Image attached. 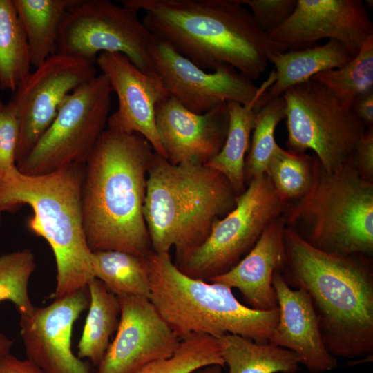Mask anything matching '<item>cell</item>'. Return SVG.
Listing matches in <instances>:
<instances>
[{
    "label": "cell",
    "mask_w": 373,
    "mask_h": 373,
    "mask_svg": "<svg viewBox=\"0 0 373 373\" xmlns=\"http://www.w3.org/2000/svg\"><path fill=\"white\" fill-rule=\"evenodd\" d=\"M142 12L151 33L200 68L230 66L254 80L269 55L286 51L256 24L240 0H120Z\"/></svg>",
    "instance_id": "6da1fadb"
},
{
    "label": "cell",
    "mask_w": 373,
    "mask_h": 373,
    "mask_svg": "<svg viewBox=\"0 0 373 373\" xmlns=\"http://www.w3.org/2000/svg\"><path fill=\"white\" fill-rule=\"evenodd\" d=\"M138 133L106 128L84 164V227L92 251L145 257L152 251L144 216L146 178L155 154Z\"/></svg>",
    "instance_id": "7a4b0ae2"
},
{
    "label": "cell",
    "mask_w": 373,
    "mask_h": 373,
    "mask_svg": "<svg viewBox=\"0 0 373 373\" xmlns=\"http://www.w3.org/2000/svg\"><path fill=\"white\" fill-rule=\"evenodd\" d=\"M280 271L286 283L309 295L328 352L336 358L373 354V262L370 256H337L285 230Z\"/></svg>",
    "instance_id": "3957f363"
},
{
    "label": "cell",
    "mask_w": 373,
    "mask_h": 373,
    "mask_svg": "<svg viewBox=\"0 0 373 373\" xmlns=\"http://www.w3.org/2000/svg\"><path fill=\"white\" fill-rule=\"evenodd\" d=\"M84 164L37 175L23 174L16 166L0 172V209L29 205L33 211L29 228L53 251L57 269L55 288L50 296L53 300L87 289L95 278L83 220Z\"/></svg>",
    "instance_id": "277c9868"
},
{
    "label": "cell",
    "mask_w": 373,
    "mask_h": 373,
    "mask_svg": "<svg viewBox=\"0 0 373 373\" xmlns=\"http://www.w3.org/2000/svg\"><path fill=\"white\" fill-rule=\"evenodd\" d=\"M227 179L205 164L191 160L173 164L155 153L146 178L144 216L152 251L176 260L208 237L214 222L236 205Z\"/></svg>",
    "instance_id": "5b68a950"
},
{
    "label": "cell",
    "mask_w": 373,
    "mask_h": 373,
    "mask_svg": "<svg viewBox=\"0 0 373 373\" xmlns=\"http://www.w3.org/2000/svg\"><path fill=\"white\" fill-rule=\"evenodd\" d=\"M145 260L149 299L180 339L192 333L216 338L229 333L258 343L269 342L278 321V307L251 309L242 304L231 288L184 274L169 253L151 251Z\"/></svg>",
    "instance_id": "8992f818"
},
{
    "label": "cell",
    "mask_w": 373,
    "mask_h": 373,
    "mask_svg": "<svg viewBox=\"0 0 373 373\" xmlns=\"http://www.w3.org/2000/svg\"><path fill=\"white\" fill-rule=\"evenodd\" d=\"M283 216L287 228L323 252L372 255L373 182L354 163L329 173L315 156L309 189L288 203Z\"/></svg>",
    "instance_id": "52a82bcc"
},
{
    "label": "cell",
    "mask_w": 373,
    "mask_h": 373,
    "mask_svg": "<svg viewBox=\"0 0 373 373\" xmlns=\"http://www.w3.org/2000/svg\"><path fill=\"white\" fill-rule=\"evenodd\" d=\"M288 150H312L327 172L354 163L356 146L366 131L351 108L312 79L283 94Z\"/></svg>",
    "instance_id": "ba28073f"
},
{
    "label": "cell",
    "mask_w": 373,
    "mask_h": 373,
    "mask_svg": "<svg viewBox=\"0 0 373 373\" xmlns=\"http://www.w3.org/2000/svg\"><path fill=\"white\" fill-rule=\"evenodd\" d=\"M287 205L266 173L252 180L237 197L234 209L216 220L206 240L175 265L184 274L209 282L245 257Z\"/></svg>",
    "instance_id": "9c48e42d"
},
{
    "label": "cell",
    "mask_w": 373,
    "mask_h": 373,
    "mask_svg": "<svg viewBox=\"0 0 373 373\" xmlns=\"http://www.w3.org/2000/svg\"><path fill=\"white\" fill-rule=\"evenodd\" d=\"M153 39L135 9L108 0H79L64 17L56 53L95 64L100 53L118 52L142 72L157 76L151 59Z\"/></svg>",
    "instance_id": "30bf717a"
},
{
    "label": "cell",
    "mask_w": 373,
    "mask_h": 373,
    "mask_svg": "<svg viewBox=\"0 0 373 373\" xmlns=\"http://www.w3.org/2000/svg\"><path fill=\"white\" fill-rule=\"evenodd\" d=\"M112 93L102 73L73 91L33 149L16 166L18 170L37 175L84 164L106 129Z\"/></svg>",
    "instance_id": "8fae6325"
},
{
    "label": "cell",
    "mask_w": 373,
    "mask_h": 373,
    "mask_svg": "<svg viewBox=\"0 0 373 373\" xmlns=\"http://www.w3.org/2000/svg\"><path fill=\"white\" fill-rule=\"evenodd\" d=\"M151 59L155 72L169 96L198 114L208 112L223 102L249 104L263 97L276 79L273 70L258 87L254 80L230 66L205 71L155 36Z\"/></svg>",
    "instance_id": "7c38bea8"
},
{
    "label": "cell",
    "mask_w": 373,
    "mask_h": 373,
    "mask_svg": "<svg viewBox=\"0 0 373 373\" xmlns=\"http://www.w3.org/2000/svg\"><path fill=\"white\" fill-rule=\"evenodd\" d=\"M96 75L94 63L60 53L30 73L12 97L19 122L16 166L50 126L66 99Z\"/></svg>",
    "instance_id": "4fadbf2b"
},
{
    "label": "cell",
    "mask_w": 373,
    "mask_h": 373,
    "mask_svg": "<svg viewBox=\"0 0 373 373\" xmlns=\"http://www.w3.org/2000/svg\"><path fill=\"white\" fill-rule=\"evenodd\" d=\"M268 35L285 50L335 40L354 57L373 35V24L361 0H297L290 17Z\"/></svg>",
    "instance_id": "5bb4252c"
},
{
    "label": "cell",
    "mask_w": 373,
    "mask_h": 373,
    "mask_svg": "<svg viewBox=\"0 0 373 373\" xmlns=\"http://www.w3.org/2000/svg\"><path fill=\"white\" fill-rule=\"evenodd\" d=\"M120 316L116 335L95 373H135L146 365L171 357L180 339L149 298L117 296Z\"/></svg>",
    "instance_id": "9a60e30c"
},
{
    "label": "cell",
    "mask_w": 373,
    "mask_h": 373,
    "mask_svg": "<svg viewBox=\"0 0 373 373\" xmlns=\"http://www.w3.org/2000/svg\"><path fill=\"white\" fill-rule=\"evenodd\" d=\"M90 303L88 288L54 299L48 305L19 315L27 358L46 373H93L71 347L75 322Z\"/></svg>",
    "instance_id": "2e32d148"
},
{
    "label": "cell",
    "mask_w": 373,
    "mask_h": 373,
    "mask_svg": "<svg viewBox=\"0 0 373 373\" xmlns=\"http://www.w3.org/2000/svg\"><path fill=\"white\" fill-rule=\"evenodd\" d=\"M95 64L118 100L117 109L110 115L107 128L141 135L156 154L166 159L157 132L155 108L169 95L160 77L142 72L118 52L100 53Z\"/></svg>",
    "instance_id": "e0dca14e"
},
{
    "label": "cell",
    "mask_w": 373,
    "mask_h": 373,
    "mask_svg": "<svg viewBox=\"0 0 373 373\" xmlns=\"http://www.w3.org/2000/svg\"><path fill=\"white\" fill-rule=\"evenodd\" d=\"M155 122L166 159L173 164L197 160L206 164L221 150L229 126L227 102L202 114L171 96L157 104Z\"/></svg>",
    "instance_id": "ac0fdd59"
},
{
    "label": "cell",
    "mask_w": 373,
    "mask_h": 373,
    "mask_svg": "<svg viewBox=\"0 0 373 373\" xmlns=\"http://www.w3.org/2000/svg\"><path fill=\"white\" fill-rule=\"evenodd\" d=\"M279 317L269 343L288 349L312 373H321L337 367V358L323 343L318 319L307 293L289 287L279 271L272 277Z\"/></svg>",
    "instance_id": "d6986e66"
},
{
    "label": "cell",
    "mask_w": 373,
    "mask_h": 373,
    "mask_svg": "<svg viewBox=\"0 0 373 373\" xmlns=\"http://www.w3.org/2000/svg\"><path fill=\"white\" fill-rule=\"evenodd\" d=\"M285 227L283 215L274 219L245 257L209 282L236 288L251 309L267 311L278 308L272 277L284 263Z\"/></svg>",
    "instance_id": "ffe728a7"
},
{
    "label": "cell",
    "mask_w": 373,
    "mask_h": 373,
    "mask_svg": "<svg viewBox=\"0 0 373 373\" xmlns=\"http://www.w3.org/2000/svg\"><path fill=\"white\" fill-rule=\"evenodd\" d=\"M352 57L347 48L335 40L304 49L271 54L268 60L275 67L276 80L268 92L272 97L282 96L287 89L318 73L342 67Z\"/></svg>",
    "instance_id": "44dd1931"
},
{
    "label": "cell",
    "mask_w": 373,
    "mask_h": 373,
    "mask_svg": "<svg viewBox=\"0 0 373 373\" xmlns=\"http://www.w3.org/2000/svg\"><path fill=\"white\" fill-rule=\"evenodd\" d=\"M272 97H263L243 105L227 102L229 126L227 137L220 152L205 164L220 172L229 182L238 196L246 189L245 161L258 111Z\"/></svg>",
    "instance_id": "7402d4cb"
},
{
    "label": "cell",
    "mask_w": 373,
    "mask_h": 373,
    "mask_svg": "<svg viewBox=\"0 0 373 373\" xmlns=\"http://www.w3.org/2000/svg\"><path fill=\"white\" fill-rule=\"evenodd\" d=\"M79 0H12L24 30L31 66L56 53L60 26L68 9Z\"/></svg>",
    "instance_id": "603a6c76"
},
{
    "label": "cell",
    "mask_w": 373,
    "mask_h": 373,
    "mask_svg": "<svg viewBox=\"0 0 373 373\" xmlns=\"http://www.w3.org/2000/svg\"><path fill=\"white\" fill-rule=\"evenodd\" d=\"M217 339L228 373H295L299 370L298 357L288 349L229 333Z\"/></svg>",
    "instance_id": "cb8c5ba5"
},
{
    "label": "cell",
    "mask_w": 373,
    "mask_h": 373,
    "mask_svg": "<svg viewBox=\"0 0 373 373\" xmlns=\"http://www.w3.org/2000/svg\"><path fill=\"white\" fill-rule=\"evenodd\" d=\"M90 296L88 312L77 345V356L86 358L97 367L117 331L120 307L117 296L109 291L102 281L93 279L88 285Z\"/></svg>",
    "instance_id": "d4e9b609"
},
{
    "label": "cell",
    "mask_w": 373,
    "mask_h": 373,
    "mask_svg": "<svg viewBox=\"0 0 373 373\" xmlns=\"http://www.w3.org/2000/svg\"><path fill=\"white\" fill-rule=\"evenodd\" d=\"M92 269L95 278L117 296L150 298L151 284L145 257L115 250L94 251Z\"/></svg>",
    "instance_id": "484cf974"
},
{
    "label": "cell",
    "mask_w": 373,
    "mask_h": 373,
    "mask_svg": "<svg viewBox=\"0 0 373 373\" xmlns=\"http://www.w3.org/2000/svg\"><path fill=\"white\" fill-rule=\"evenodd\" d=\"M26 37L12 0H0V88L15 93L30 74Z\"/></svg>",
    "instance_id": "4316f807"
},
{
    "label": "cell",
    "mask_w": 373,
    "mask_h": 373,
    "mask_svg": "<svg viewBox=\"0 0 373 373\" xmlns=\"http://www.w3.org/2000/svg\"><path fill=\"white\" fill-rule=\"evenodd\" d=\"M312 79L323 85L351 108L357 97L373 91V35L346 64L318 73Z\"/></svg>",
    "instance_id": "83f0119b"
},
{
    "label": "cell",
    "mask_w": 373,
    "mask_h": 373,
    "mask_svg": "<svg viewBox=\"0 0 373 373\" xmlns=\"http://www.w3.org/2000/svg\"><path fill=\"white\" fill-rule=\"evenodd\" d=\"M285 101L280 96L271 97L258 111L245 161L246 185L266 173L268 164L278 146L275 130L279 122L285 119Z\"/></svg>",
    "instance_id": "f1b7e54d"
},
{
    "label": "cell",
    "mask_w": 373,
    "mask_h": 373,
    "mask_svg": "<svg viewBox=\"0 0 373 373\" xmlns=\"http://www.w3.org/2000/svg\"><path fill=\"white\" fill-rule=\"evenodd\" d=\"M314 160V155L276 146L266 174L276 193L287 204L300 199L309 189Z\"/></svg>",
    "instance_id": "f546056e"
},
{
    "label": "cell",
    "mask_w": 373,
    "mask_h": 373,
    "mask_svg": "<svg viewBox=\"0 0 373 373\" xmlns=\"http://www.w3.org/2000/svg\"><path fill=\"white\" fill-rule=\"evenodd\" d=\"M211 365L225 366L218 339L192 333L180 339L171 357L150 363L135 373H193Z\"/></svg>",
    "instance_id": "4dcf8cb0"
},
{
    "label": "cell",
    "mask_w": 373,
    "mask_h": 373,
    "mask_svg": "<svg viewBox=\"0 0 373 373\" xmlns=\"http://www.w3.org/2000/svg\"><path fill=\"white\" fill-rule=\"evenodd\" d=\"M35 268V258L29 249L0 256V302H12L19 315L29 314L35 309L28 284Z\"/></svg>",
    "instance_id": "1f68e13d"
},
{
    "label": "cell",
    "mask_w": 373,
    "mask_h": 373,
    "mask_svg": "<svg viewBox=\"0 0 373 373\" xmlns=\"http://www.w3.org/2000/svg\"><path fill=\"white\" fill-rule=\"evenodd\" d=\"M251 9L258 26L269 34L283 24L291 15L297 0H240Z\"/></svg>",
    "instance_id": "d6a6232c"
},
{
    "label": "cell",
    "mask_w": 373,
    "mask_h": 373,
    "mask_svg": "<svg viewBox=\"0 0 373 373\" xmlns=\"http://www.w3.org/2000/svg\"><path fill=\"white\" fill-rule=\"evenodd\" d=\"M19 122L12 99L4 104L0 118V172L16 166Z\"/></svg>",
    "instance_id": "836d02e7"
},
{
    "label": "cell",
    "mask_w": 373,
    "mask_h": 373,
    "mask_svg": "<svg viewBox=\"0 0 373 373\" xmlns=\"http://www.w3.org/2000/svg\"><path fill=\"white\" fill-rule=\"evenodd\" d=\"M354 165L363 180L373 182V128H367L360 139L354 153Z\"/></svg>",
    "instance_id": "e575fe53"
},
{
    "label": "cell",
    "mask_w": 373,
    "mask_h": 373,
    "mask_svg": "<svg viewBox=\"0 0 373 373\" xmlns=\"http://www.w3.org/2000/svg\"><path fill=\"white\" fill-rule=\"evenodd\" d=\"M351 108L366 128H373V91L357 97Z\"/></svg>",
    "instance_id": "d590c367"
},
{
    "label": "cell",
    "mask_w": 373,
    "mask_h": 373,
    "mask_svg": "<svg viewBox=\"0 0 373 373\" xmlns=\"http://www.w3.org/2000/svg\"><path fill=\"white\" fill-rule=\"evenodd\" d=\"M0 373H46L29 359H20L11 354L0 360Z\"/></svg>",
    "instance_id": "8d00e7d4"
},
{
    "label": "cell",
    "mask_w": 373,
    "mask_h": 373,
    "mask_svg": "<svg viewBox=\"0 0 373 373\" xmlns=\"http://www.w3.org/2000/svg\"><path fill=\"white\" fill-rule=\"evenodd\" d=\"M12 345V340L3 333L0 332V360L10 354Z\"/></svg>",
    "instance_id": "74e56055"
},
{
    "label": "cell",
    "mask_w": 373,
    "mask_h": 373,
    "mask_svg": "<svg viewBox=\"0 0 373 373\" xmlns=\"http://www.w3.org/2000/svg\"><path fill=\"white\" fill-rule=\"evenodd\" d=\"M222 368L220 365H211L200 367L193 373H224Z\"/></svg>",
    "instance_id": "f35d334b"
},
{
    "label": "cell",
    "mask_w": 373,
    "mask_h": 373,
    "mask_svg": "<svg viewBox=\"0 0 373 373\" xmlns=\"http://www.w3.org/2000/svg\"><path fill=\"white\" fill-rule=\"evenodd\" d=\"M3 107H4V104H3L1 96H0V118H1V113H2Z\"/></svg>",
    "instance_id": "ab89813d"
},
{
    "label": "cell",
    "mask_w": 373,
    "mask_h": 373,
    "mask_svg": "<svg viewBox=\"0 0 373 373\" xmlns=\"http://www.w3.org/2000/svg\"><path fill=\"white\" fill-rule=\"evenodd\" d=\"M1 212L2 211L0 209V223H1Z\"/></svg>",
    "instance_id": "60d3db41"
}]
</instances>
